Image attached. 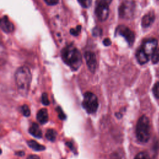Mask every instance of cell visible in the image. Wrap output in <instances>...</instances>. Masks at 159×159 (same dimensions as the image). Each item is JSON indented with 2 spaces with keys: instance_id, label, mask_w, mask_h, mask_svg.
I'll return each mask as SVG.
<instances>
[{
  "instance_id": "obj_1",
  "label": "cell",
  "mask_w": 159,
  "mask_h": 159,
  "mask_svg": "<svg viewBox=\"0 0 159 159\" xmlns=\"http://www.w3.org/2000/svg\"><path fill=\"white\" fill-rule=\"evenodd\" d=\"M61 57L64 63L73 70H77L82 63L81 53L73 44H70L62 49Z\"/></svg>"
},
{
  "instance_id": "obj_2",
  "label": "cell",
  "mask_w": 159,
  "mask_h": 159,
  "mask_svg": "<svg viewBox=\"0 0 159 159\" xmlns=\"http://www.w3.org/2000/svg\"><path fill=\"white\" fill-rule=\"evenodd\" d=\"M14 77L19 93L22 96H26L29 92L32 79L30 70L26 66H21L16 70Z\"/></svg>"
},
{
  "instance_id": "obj_3",
  "label": "cell",
  "mask_w": 159,
  "mask_h": 159,
  "mask_svg": "<svg viewBox=\"0 0 159 159\" xmlns=\"http://www.w3.org/2000/svg\"><path fill=\"white\" fill-rule=\"evenodd\" d=\"M157 45L158 42L155 39L145 40L137 51L136 58L138 62L141 65L147 63L157 49Z\"/></svg>"
},
{
  "instance_id": "obj_4",
  "label": "cell",
  "mask_w": 159,
  "mask_h": 159,
  "mask_svg": "<svg viewBox=\"0 0 159 159\" xmlns=\"http://www.w3.org/2000/svg\"><path fill=\"white\" fill-rule=\"evenodd\" d=\"M136 137L142 143H146L150 137V124L148 118L146 116H141L137 123L135 129Z\"/></svg>"
},
{
  "instance_id": "obj_5",
  "label": "cell",
  "mask_w": 159,
  "mask_h": 159,
  "mask_svg": "<svg viewBox=\"0 0 159 159\" xmlns=\"http://www.w3.org/2000/svg\"><path fill=\"white\" fill-rule=\"evenodd\" d=\"M82 106L88 114L94 113L98 107L97 96L91 92H86L84 94Z\"/></svg>"
},
{
  "instance_id": "obj_6",
  "label": "cell",
  "mask_w": 159,
  "mask_h": 159,
  "mask_svg": "<svg viewBox=\"0 0 159 159\" xmlns=\"http://www.w3.org/2000/svg\"><path fill=\"white\" fill-rule=\"evenodd\" d=\"M135 9V2L132 0H124L119 7V16L120 18L129 19L132 18Z\"/></svg>"
},
{
  "instance_id": "obj_7",
  "label": "cell",
  "mask_w": 159,
  "mask_h": 159,
  "mask_svg": "<svg viewBox=\"0 0 159 159\" xmlns=\"http://www.w3.org/2000/svg\"><path fill=\"white\" fill-rule=\"evenodd\" d=\"M116 34L122 36L129 45H132L133 44L135 40V34L127 27L124 25L118 26L116 29Z\"/></svg>"
},
{
  "instance_id": "obj_8",
  "label": "cell",
  "mask_w": 159,
  "mask_h": 159,
  "mask_svg": "<svg viewBox=\"0 0 159 159\" xmlns=\"http://www.w3.org/2000/svg\"><path fill=\"white\" fill-rule=\"evenodd\" d=\"M86 65L91 73H94L97 67L96 57L93 52H86L84 54Z\"/></svg>"
},
{
  "instance_id": "obj_9",
  "label": "cell",
  "mask_w": 159,
  "mask_h": 159,
  "mask_svg": "<svg viewBox=\"0 0 159 159\" xmlns=\"http://www.w3.org/2000/svg\"><path fill=\"white\" fill-rule=\"evenodd\" d=\"M109 6L105 5H96L95 14L101 21H105L109 14Z\"/></svg>"
},
{
  "instance_id": "obj_10",
  "label": "cell",
  "mask_w": 159,
  "mask_h": 159,
  "mask_svg": "<svg viewBox=\"0 0 159 159\" xmlns=\"http://www.w3.org/2000/svg\"><path fill=\"white\" fill-rule=\"evenodd\" d=\"M1 28L6 33H11L14 30L13 24L9 20L7 16H4L1 19Z\"/></svg>"
},
{
  "instance_id": "obj_11",
  "label": "cell",
  "mask_w": 159,
  "mask_h": 159,
  "mask_svg": "<svg viewBox=\"0 0 159 159\" xmlns=\"http://www.w3.org/2000/svg\"><path fill=\"white\" fill-rule=\"evenodd\" d=\"M155 19V14L153 12H150L146 14L142 19V26L143 27H149Z\"/></svg>"
},
{
  "instance_id": "obj_12",
  "label": "cell",
  "mask_w": 159,
  "mask_h": 159,
  "mask_svg": "<svg viewBox=\"0 0 159 159\" xmlns=\"http://www.w3.org/2000/svg\"><path fill=\"white\" fill-rule=\"evenodd\" d=\"M37 119L41 124H44L47 122L48 120V116L47 109L42 108L38 111L37 114Z\"/></svg>"
},
{
  "instance_id": "obj_13",
  "label": "cell",
  "mask_w": 159,
  "mask_h": 159,
  "mask_svg": "<svg viewBox=\"0 0 159 159\" xmlns=\"http://www.w3.org/2000/svg\"><path fill=\"white\" fill-rule=\"evenodd\" d=\"M29 132L32 136H34L36 138H41L42 137V131H41L39 126L38 125V124H37L36 123H32L31 126L29 127Z\"/></svg>"
},
{
  "instance_id": "obj_14",
  "label": "cell",
  "mask_w": 159,
  "mask_h": 159,
  "mask_svg": "<svg viewBox=\"0 0 159 159\" xmlns=\"http://www.w3.org/2000/svg\"><path fill=\"white\" fill-rule=\"evenodd\" d=\"M27 144L29 147H30L31 148L35 151H42L45 149V147L43 145L39 144L37 142L34 140H29L27 142Z\"/></svg>"
},
{
  "instance_id": "obj_15",
  "label": "cell",
  "mask_w": 159,
  "mask_h": 159,
  "mask_svg": "<svg viewBox=\"0 0 159 159\" xmlns=\"http://www.w3.org/2000/svg\"><path fill=\"white\" fill-rule=\"evenodd\" d=\"M57 135V133L56 132L55 130L53 129H49L47 130L46 132V134H45V137L46 138L52 142L55 141L56 137Z\"/></svg>"
},
{
  "instance_id": "obj_16",
  "label": "cell",
  "mask_w": 159,
  "mask_h": 159,
  "mask_svg": "<svg viewBox=\"0 0 159 159\" xmlns=\"http://www.w3.org/2000/svg\"><path fill=\"white\" fill-rule=\"evenodd\" d=\"M151 60L153 64H155L159 62V47L157 48V49L153 53L151 57Z\"/></svg>"
},
{
  "instance_id": "obj_17",
  "label": "cell",
  "mask_w": 159,
  "mask_h": 159,
  "mask_svg": "<svg viewBox=\"0 0 159 159\" xmlns=\"http://www.w3.org/2000/svg\"><path fill=\"white\" fill-rule=\"evenodd\" d=\"M20 112L25 117L29 116L30 114V111L29 109V107L26 104H24L20 107Z\"/></svg>"
},
{
  "instance_id": "obj_18",
  "label": "cell",
  "mask_w": 159,
  "mask_h": 159,
  "mask_svg": "<svg viewBox=\"0 0 159 159\" xmlns=\"http://www.w3.org/2000/svg\"><path fill=\"white\" fill-rule=\"evenodd\" d=\"M152 92H153L154 96L156 98L159 99V81L157 82L154 84L153 89H152Z\"/></svg>"
},
{
  "instance_id": "obj_19",
  "label": "cell",
  "mask_w": 159,
  "mask_h": 159,
  "mask_svg": "<svg viewBox=\"0 0 159 159\" xmlns=\"http://www.w3.org/2000/svg\"><path fill=\"white\" fill-rule=\"evenodd\" d=\"M81 26L78 25L75 28L71 29L70 30V32L71 35H73L74 36H78L80 34V33L81 32Z\"/></svg>"
},
{
  "instance_id": "obj_20",
  "label": "cell",
  "mask_w": 159,
  "mask_h": 159,
  "mask_svg": "<svg viewBox=\"0 0 159 159\" xmlns=\"http://www.w3.org/2000/svg\"><path fill=\"white\" fill-rule=\"evenodd\" d=\"M134 159H150V157L147 153L145 152H141L137 154Z\"/></svg>"
},
{
  "instance_id": "obj_21",
  "label": "cell",
  "mask_w": 159,
  "mask_h": 159,
  "mask_svg": "<svg viewBox=\"0 0 159 159\" xmlns=\"http://www.w3.org/2000/svg\"><path fill=\"white\" fill-rule=\"evenodd\" d=\"M80 4L84 8H88L91 4L92 0H78Z\"/></svg>"
},
{
  "instance_id": "obj_22",
  "label": "cell",
  "mask_w": 159,
  "mask_h": 159,
  "mask_svg": "<svg viewBox=\"0 0 159 159\" xmlns=\"http://www.w3.org/2000/svg\"><path fill=\"white\" fill-rule=\"evenodd\" d=\"M112 0H96V5H106L109 6Z\"/></svg>"
},
{
  "instance_id": "obj_23",
  "label": "cell",
  "mask_w": 159,
  "mask_h": 159,
  "mask_svg": "<svg viewBox=\"0 0 159 159\" xmlns=\"http://www.w3.org/2000/svg\"><path fill=\"white\" fill-rule=\"evenodd\" d=\"M42 102L43 105H45V106H47L49 104L50 102H49V100L48 99V96H47V94L46 93H43L42 95Z\"/></svg>"
},
{
  "instance_id": "obj_24",
  "label": "cell",
  "mask_w": 159,
  "mask_h": 159,
  "mask_svg": "<svg viewBox=\"0 0 159 159\" xmlns=\"http://www.w3.org/2000/svg\"><path fill=\"white\" fill-rule=\"evenodd\" d=\"M57 111L58 114V117H59L60 119L63 120V119H65V117H65V114L63 113V111L61 110V107H57Z\"/></svg>"
},
{
  "instance_id": "obj_25",
  "label": "cell",
  "mask_w": 159,
  "mask_h": 159,
  "mask_svg": "<svg viewBox=\"0 0 159 159\" xmlns=\"http://www.w3.org/2000/svg\"><path fill=\"white\" fill-rule=\"evenodd\" d=\"M102 30L100 28L95 27L93 29V35L94 36H99L101 34Z\"/></svg>"
},
{
  "instance_id": "obj_26",
  "label": "cell",
  "mask_w": 159,
  "mask_h": 159,
  "mask_svg": "<svg viewBox=\"0 0 159 159\" xmlns=\"http://www.w3.org/2000/svg\"><path fill=\"white\" fill-rule=\"evenodd\" d=\"M45 2L48 4V5H50V6H53V5H55L57 4L59 0H44Z\"/></svg>"
},
{
  "instance_id": "obj_27",
  "label": "cell",
  "mask_w": 159,
  "mask_h": 159,
  "mask_svg": "<svg viewBox=\"0 0 159 159\" xmlns=\"http://www.w3.org/2000/svg\"><path fill=\"white\" fill-rule=\"evenodd\" d=\"M103 44L104 45H106V46H109V45H110L111 44V40L109 39L106 38V39H105L103 40Z\"/></svg>"
},
{
  "instance_id": "obj_28",
  "label": "cell",
  "mask_w": 159,
  "mask_h": 159,
  "mask_svg": "<svg viewBox=\"0 0 159 159\" xmlns=\"http://www.w3.org/2000/svg\"><path fill=\"white\" fill-rule=\"evenodd\" d=\"M27 159H40V158L37 156V155H29Z\"/></svg>"
},
{
  "instance_id": "obj_29",
  "label": "cell",
  "mask_w": 159,
  "mask_h": 159,
  "mask_svg": "<svg viewBox=\"0 0 159 159\" xmlns=\"http://www.w3.org/2000/svg\"><path fill=\"white\" fill-rule=\"evenodd\" d=\"M24 152H16V154L17 155H19V156H22L24 155Z\"/></svg>"
},
{
  "instance_id": "obj_30",
  "label": "cell",
  "mask_w": 159,
  "mask_h": 159,
  "mask_svg": "<svg viewBox=\"0 0 159 159\" xmlns=\"http://www.w3.org/2000/svg\"><path fill=\"white\" fill-rule=\"evenodd\" d=\"M158 74H159V69H158Z\"/></svg>"
}]
</instances>
